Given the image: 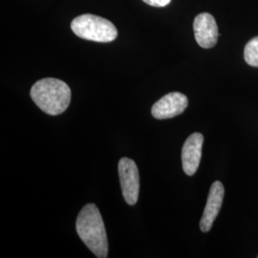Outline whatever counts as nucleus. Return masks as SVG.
<instances>
[{"instance_id": "9", "label": "nucleus", "mask_w": 258, "mask_h": 258, "mask_svg": "<svg viewBox=\"0 0 258 258\" xmlns=\"http://www.w3.org/2000/svg\"><path fill=\"white\" fill-rule=\"evenodd\" d=\"M245 61L253 67H258V37H253L244 49Z\"/></svg>"}, {"instance_id": "10", "label": "nucleus", "mask_w": 258, "mask_h": 258, "mask_svg": "<svg viewBox=\"0 0 258 258\" xmlns=\"http://www.w3.org/2000/svg\"><path fill=\"white\" fill-rule=\"evenodd\" d=\"M143 1L153 7H166L171 2V0H143Z\"/></svg>"}, {"instance_id": "5", "label": "nucleus", "mask_w": 258, "mask_h": 258, "mask_svg": "<svg viewBox=\"0 0 258 258\" xmlns=\"http://www.w3.org/2000/svg\"><path fill=\"white\" fill-rule=\"evenodd\" d=\"M187 105L188 100L184 94L180 92L168 93L153 104L151 114L157 120L170 119L182 114Z\"/></svg>"}, {"instance_id": "2", "label": "nucleus", "mask_w": 258, "mask_h": 258, "mask_svg": "<svg viewBox=\"0 0 258 258\" xmlns=\"http://www.w3.org/2000/svg\"><path fill=\"white\" fill-rule=\"evenodd\" d=\"M31 98L48 115L63 113L71 102V89L62 81L46 78L37 81L31 88Z\"/></svg>"}, {"instance_id": "6", "label": "nucleus", "mask_w": 258, "mask_h": 258, "mask_svg": "<svg viewBox=\"0 0 258 258\" xmlns=\"http://www.w3.org/2000/svg\"><path fill=\"white\" fill-rule=\"evenodd\" d=\"M194 37L199 46L210 49L215 46L219 37L218 26L211 14L202 13L196 16L194 22Z\"/></svg>"}, {"instance_id": "7", "label": "nucleus", "mask_w": 258, "mask_h": 258, "mask_svg": "<svg viewBox=\"0 0 258 258\" xmlns=\"http://www.w3.org/2000/svg\"><path fill=\"white\" fill-rule=\"evenodd\" d=\"M204 136L201 133H194L185 140L182 149L183 169L186 175L192 176L198 169L202 157Z\"/></svg>"}, {"instance_id": "8", "label": "nucleus", "mask_w": 258, "mask_h": 258, "mask_svg": "<svg viewBox=\"0 0 258 258\" xmlns=\"http://www.w3.org/2000/svg\"><path fill=\"white\" fill-rule=\"evenodd\" d=\"M224 194H225V189L221 182L219 181L214 182L211 186L203 216L200 221V229L203 232L211 231L212 224L220 212L223 199H224Z\"/></svg>"}, {"instance_id": "3", "label": "nucleus", "mask_w": 258, "mask_h": 258, "mask_svg": "<svg viewBox=\"0 0 258 258\" xmlns=\"http://www.w3.org/2000/svg\"><path fill=\"white\" fill-rule=\"evenodd\" d=\"M71 29L76 36L96 42H111L118 37V30L111 21L91 14L73 19Z\"/></svg>"}, {"instance_id": "4", "label": "nucleus", "mask_w": 258, "mask_h": 258, "mask_svg": "<svg viewBox=\"0 0 258 258\" xmlns=\"http://www.w3.org/2000/svg\"><path fill=\"white\" fill-rule=\"evenodd\" d=\"M120 187L125 202L133 206L137 203L140 192V176L136 163L126 157L119 162Z\"/></svg>"}, {"instance_id": "1", "label": "nucleus", "mask_w": 258, "mask_h": 258, "mask_svg": "<svg viewBox=\"0 0 258 258\" xmlns=\"http://www.w3.org/2000/svg\"><path fill=\"white\" fill-rule=\"evenodd\" d=\"M76 230L86 247L97 257H107V235L102 215L96 205L88 204L83 207L77 218Z\"/></svg>"}]
</instances>
